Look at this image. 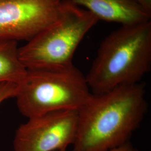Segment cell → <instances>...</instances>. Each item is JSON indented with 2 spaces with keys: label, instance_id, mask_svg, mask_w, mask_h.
Wrapping results in <instances>:
<instances>
[{
  "label": "cell",
  "instance_id": "obj_1",
  "mask_svg": "<svg viewBox=\"0 0 151 151\" xmlns=\"http://www.w3.org/2000/svg\"><path fill=\"white\" fill-rule=\"evenodd\" d=\"M145 86L140 83L93 94L78 112L72 151H109L127 143L147 110Z\"/></svg>",
  "mask_w": 151,
  "mask_h": 151
},
{
  "label": "cell",
  "instance_id": "obj_2",
  "mask_svg": "<svg viewBox=\"0 0 151 151\" xmlns=\"http://www.w3.org/2000/svg\"><path fill=\"white\" fill-rule=\"evenodd\" d=\"M151 65V22L122 25L100 44L86 77L93 94L139 83Z\"/></svg>",
  "mask_w": 151,
  "mask_h": 151
},
{
  "label": "cell",
  "instance_id": "obj_3",
  "mask_svg": "<svg viewBox=\"0 0 151 151\" xmlns=\"http://www.w3.org/2000/svg\"><path fill=\"white\" fill-rule=\"evenodd\" d=\"M99 20L68 0H62L58 19L19 48V57L27 70H60L73 65L76 49Z\"/></svg>",
  "mask_w": 151,
  "mask_h": 151
},
{
  "label": "cell",
  "instance_id": "obj_4",
  "mask_svg": "<svg viewBox=\"0 0 151 151\" xmlns=\"http://www.w3.org/2000/svg\"><path fill=\"white\" fill-rule=\"evenodd\" d=\"M86 77L74 65L60 70H27L15 98L27 118L60 111H78L92 93Z\"/></svg>",
  "mask_w": 151,
  "mask_h": 151
},
{
  "label": "cell",
  "instance_id": "obj_5",
  "mask_svg": "<svg viewBox=\"0 0 151 151\" xmlns=\"http://www.w3.org/2000/svg\"><path fill=\"white\" fill-rule=\"evenodd\" d=\"M78 112L54 111L27 118L16 130L14 151L66 150L75 140Z\"/></svg>",
  "mask_w": 151,
  "mask_h": 151
},
{
  "label": "cell",
  "instance_id": "obj_6",
  "mask_svg": "<svg viewBox=\"0 0 151 151\" xmlns=\"http://www.w3.org/2000/svg\"><path fill=\"white\" fill-rule=\"evenodd\" d=\"M62 0H0V40L29 41L55 22Z\"/></svg>",
  "mask_w": 151,
  "mask_h": 151
},
{
  "label": "cell",
  "instance_id": "obj_7",
  "mask_svg": "<svg viewBox=\"0 0 151 151\" xmlns=\"http://www.w3.org/2000/svg\"><path fill=\"white\" fill-rule=\"evenodd\" d=\"M83 6L97 18L122 25H130L151 21L147 14L133 0H68Z\"/></svg>",
  "mask_w": 151,
  "mask_h": 151
},
{
  "label": "cell",
  "instance_id": "obj_8",
  "mask_svg": "<svg viewBox=\"0 0 151 151\" xmlns=\"http://www.w3.org/2000/svg\"><path fill=\"white\" fill-rule=\"evenodd\" d=\"M27 71L19 59L17 42L0 40V83H19Z\"/></svg>",
  "mask_w": 151,
  "mask_h": 151
},
{
  "label": "cell",
  "instance_id": "obj_9",
  "mask_svg": "<svg viewBox=\"0 0 151 151\" xmlns=\"http://www.w3.org/2000/svg\"><path fill=\"white\" fill-rule=\"evenodd\" d=\"M18 89V83L6 82L0 83V105L6 100L15 97Z\"/></svg>",
  "mask_w": 151,
  "mask_h": 151
},
{
  "label": "cell",
  "instance_id": "obj_10",
  "mask_svg": "<svg viewBox=\"0 0 151 151\" xmlns=\"http://www.w3.org/2000/svg\"><path fill=\"white\" fill-rule=\"evenodd\" d=\"M138 5L151 15V0H133Z\"/></svg>",
  "mask_w": 151,
  "mask_h": 151
},
{
  "label": "cell",
  "instance_id": "obj_11",
  "mask_svg": "<svg viewBox=\"0 0 151 151\" xmlns=\"http://www.w3.org/2000/svg\"><path fill=\"white\" fill-rule=\"evenodd\" d=\"M122 151H135L128 143H125L123 146V150Z\"/></svg>",
  "mask_w": 151,
  "mask_h": 151
},
{
  "label": "cell",
  "instance_id": "obj_12",
  "mask_svg": "<svg viewBox=\"0 0 151 151\" xmlns=\"http://www.w3.org/2000/svg\"><path fill=\"white\" fill-rule=\"evenodd\" d=\"M124 145H122V146H119L118 147L115 148H114L113 150H110V151H122V150H123Z\"/></svg>",
  "mask_w": 151,
  "mask_h": 151
},
{
  "label": "cell",
  "instance_id": "obj_13",
  "mask_svg": "<svg viewBox=\"0 0 151 151\" xmlns=\"http://www.w3.org/2000/svg\"><path fill=\"white\" fill-rule=\"evenodd\" d=\"M66 151V150H58V151Z\"/></svg>",
  "mask_w": 151,
  "mask_h": 151
}]
</instances>
